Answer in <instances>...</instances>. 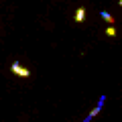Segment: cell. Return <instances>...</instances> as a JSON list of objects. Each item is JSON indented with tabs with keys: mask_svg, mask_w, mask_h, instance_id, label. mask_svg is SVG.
I'll return each mask as SVG.
<instances>
[{
	"mask_svg": "<svg viewBox=\"0 0 122 122\" xmlns=\"http://www.w3.org/2000/svg\"><path fill=\"white\" fill-rule=\"evenodd\" d=\"M106 35L108 37H116V29H114V26H108V29H106Z\"/></svg>",
	"mask_w": 122,
	"mask_h": 122,
	"instance_id": "cell-5",
	"label": "cell"
},
{
	"mask_svg": "<svg viewBox=\"0 0 122 122\" xmlns=\"http://www.w3.org/2000/svg\"><path fill=\"white\" fill-rule=\"evenodd\" d=\"M73 18H75V22H83V20H86V8H83V6H81V8H77Z\"/></svg>",
	"mask_w": 122,
	"mask_h": 122,
	"instance_id": "cell-3",
	"label": "cell"
},
{
	"mask_svg": "<svg viewBox=\"0 0 122 122\" xmlns=\"http://www.w3.org/2000/svg\"><path fill=\"white\" fill-rule=\"evenodd\" d=\"M118 4H120V6H122V0H120V2H118Z\"/></svg>",
	"mask_w": 122,
	"mask_h": 122,
	"instance_id": "cell-6",
	"label": "cell"
},
{
	"mask_svg": "<svg viewBox=\"0 0 122 122\" xmlns=\"http://www.w3.org/2000/svg\"><path fill=\"white\" fill-rule=\"evenodd\" d=\"M104 102H106V96H102L100 100H98V106H96V108H94V110H92V112L86 116V120H83V122H92V118H96L98 114H100V110H102V106H104Z\"/></svg>",
	"mask_w": 122,
	"mask_h": 122,
	"instance_id": "cell-2",
	"label": "cell"
},
{
	"mask_svg": "<svg viewBox=\"0 0 122 122\" xmlns=\"http://www.w3.org/2000/svg\"><path fill=\"white\" fill-rule=\"evenodd\" d=\"M100 16L104 18V20L108 22V25H114V16H112L110 12H106V10H102V12H100Z\"/></svg>",
	"mask_w": 122,
	"mask_h": 122,
	"instance_id": "cell-4",
	"label": "cell"
},
{
	"mask_svg": "<svg viewBox=\"0 0 122 122\" xmlns=\"http://www.w3.org/2000/svg\"><path fill=\"white\" fill-rule=\"evenodd\" d=\"M10 71H12L14 75H20V77H30V69H26V67H22L18 61H14L12 65H10Z\"/></svg>",
	"mask_w": 122,
	"mask_h": 122,
	"instance_id": "cell-1",
	"label": "cell"
}]
</instances>
